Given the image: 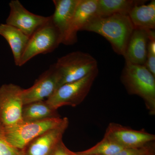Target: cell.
<instances>
[{
	"label": "cell",
	"instance_id": "1",
	"mask_svg": "<svg viewBox=\"0 0 155 155\" xmlns=\"http://www.w3.org/2000/svg\"><path fill=\"white\" fill-rule=\"evenodd\" d=\"M134 29L128 15L115 14L107 17H94L82 31L95 32L104 37L116 54L124 57Z\"/></svg>",
	"mask_w": 155,
	"mask_h": 155
},
{
	"label": "cell",
	"instance_id": "2",
	"mask_svg": "<svg viewBox=\"0 0 155 155\" xmlns=\"http://www.w3.org/2000/svg\"><path fill=\"white\" fill-rule=\"evenodd\" d=\"M121 81L128 94L140 97L149 114L155 115V76L143 65L125 63Z\"/></svg>",
	"mask_w": 155,
	"mask_h": 155
},
{
	"label": "cell",
	"instance_id": "3",
	"mask_svg": "<svg viewBox=\"0 0 155 155\" xmlns=\"http://www.w3.org/2000/svg\"><path fill=\"white\" fill-rule=\"evenodd\" d=\"M55 65L60 75V87L80 80L98 69L97 60L89 54L80 51L59 58Z\"/></svg>",
	"mask_w": 155,
	"mask_h": 155
},
{
	"label": "cell",
	"instance_id": "4",
	"mask_svg": "<svg viewBox=\"0 0 155 155\" xmlns=\"http://www.w3.org/2000/svg\"><path fill=\"white\" fill-rule=\"evenodd\" d=\"M61 117L36 122H22L12 126H3L4 136L9 143L22 151L34 139L63 122Z\"/></svg>",
	"mask_w": 155,
	"mask_h": 155
},
{
	"label": "cell",
	"instance_id": "5",
	"mask_svg": "<svg viewBox=\"0 0 155 155\" xmlns=\"http://www.w3.org/2000/svg\"><path fill=\"white\" fill-rule=\"evenodd\" d=\"M98 74V69L80 80L63 84L46 101L56 110L63 106L78 105L87 96Z\"/></svg>",
	"mask_w": 155,
	"mask_h": 155
},
{
	"label": "cell",
	"instance_id": "6",
	"mask_svg": "<svg viewBox=\"0 0 155 155\" xmlns=\"http://www.w3.org/2000/svg\"><path fill=\"white\" fill-rule=\"evenodd\" d=\"M62 44V38L51 19L36 30L29 38L21 59L20 67L34 57L52 52Z\"/></svg>",
	"mask_w": 155,
	"mask_h": 155
},
{
	"label": "cell",
	"instance_id": "7",
	"mask_svg": "<svg viewBox=\"0 0 155 155\" xmlns=\"http://www.w3.org/2000/svg\"><path fill=\"white\" fill-rule=\"evenodd\" d=\"M22 90L19 85L12 83L0 87V124L4 127L23 122Z\"/></svg>",
	"mask_w": 155,
	"mask_h": 155
},
{
	"label": "cell",
	"instance_id": "8",
	"mask_svg": "<svg viewBox=\"0 0 155 155\" xmlns=\"http://www.w3.org/2000/svg\"><path fill=\"white\" fill-rule=\"evenodd\" d=\"M60 77L55 64L51 65L36 79L32 86L22 90L24 105L30 103L44 101L51 96L60 87Z\"/></svg>",
	"mask_w": 155,
	"mask_h": 155
},
{
	"label": "cell",
	"instance_id": "9",
	"mask_svg": "<svg viewBox=\"0 0 155 155\" xmlns=\"http://www.w3.org/2000/svg\"><path fill=\"white\" fill-rule=\"evenodd\" d=\"M9 7L10 14L6 24L19 29L29 37L51 19V16H40L28 11L19 0H12Z\"/></svg>",
	"mask_w": 155,
	"mask_h": 155
},
{
	"label": "cell",
	"instance_id": "10",
	"mask_svg": "<svg viewBox=\"0 0 155 155\" xmlns=\"http://www.w3.org/2000/svg\"><path fill=\"white\" fill-rule=\"evenodd\" d=\"M69 123L68 118H64L60 125L48 130L31 141L22 151L23 155H52L63 140V135Z\"/></svg>",
	"mask_w": 155,
	"mask_h": 155
},
{
	"label": "cell",
	"instance_id": "11",
	"mask_svg": "<svg viewBox=\"0 0 155 155\" xmlns=\"http://www.w3.org/2000/svg\"><path fill=\"white\" fill-rule=\"evenodd\" d=\"M104 136L124 148L143 146L155 140L154 134L148 133L144 129L134 130L114 122L108 125Z\"/></svg>",
	"mask_w": 155,
	"mask_h": 155
},
{
	"label": "cell",
	"instance_id": "12",
	"mask_svg": "<svg viewBox=\"0 0 155 155\" xmlns=\"http://www.w3.org/2000/svg\"><path fill=\"white\" fill-rule=\"evenodd\" d=\"M98 0H80L75 9L71 24L62 44H74L77 41V33L91 19L97 17Z\"/></svg>",
	"mask_w": 155,
	"mask_h": 155
},
{
	"label": "cell",
	"instance_id": "13",
	"mask_svg": "<svg viewBox=\"0 0 155 155\" xmlns=\"http://www.w3.org/2000/svg\"><path fill=\"white\" fill-rule=\"evenodd\" d=\"M153 36H155L154 30L134 28L124 56L125 63L144 65L147 56L149 41Z\"/></svg>",
	"mask_w": 155,
	"mask_h": 155
},
{
	"label": "cell",
	"instance_id": "14",
	"mask_svg": "<svg viewBox=\"0 0 155 155\" xmlns=\"http://www.w3.org/2000/svg\"><path fill=\"white\" fill-rule=\"evenodd\" d=\"M80 0H54V14L51 21L58 29L62 38V44L69 30L75 9Z\"/></svg>",
	"mask_w": 155,
	"mask_h": 155
},
{
	"label": "cell",
	"instance_id": "15",
	"mask_svg": "<svg viewBox=\"0 0 155 155\" xmlns=\"http://www.w3.org/2000/svg\"><path fill=\"white\" fill-rule=\"evenodd\" d=\"M0 35L5 39L9 44L15 65L20 67L22 55L30 37L19 29L6 23L0 24Z\"/></svg>",
	"mask_w": 155,
	"mask_h": 155
},
{
	"label": "cell",
	"instance_id": "16",
	"mask_svg": "<svg viewBox=\"0 0 155 155\" xmlns=\"http://www.w3.org/2000/svg\"><path fill=\"white\" fill-rule=\"evenodd\" d=\"M147 2L143 0H98L97 17H107L115 14L128 15L135 6Z\"/></svg>",
	"mask_w": 155,
	"mask_h": 155
},
{
	"label": "cell",
	"instance_id": "17",
	"mask_svg": "<svg viewBox=\"0 0 155 155\" xmlns=\"http://www.w3.org/2000/svg\"><path fill=\"white\" fill-rule=\"evenodd\" d=\"M128 17L134 28L154 30L155 28V1L147 5H138L134 7Z\"/></svg>",
	"mask_w": 155,
	"mask_h": 155
},
{
	"label": "cell",
	"instance_id": "18",
	"mask_svg": "<svg viewBox=\"0 0 155 155\" xmlns=\"http://www.w3.org/2000/svg\"><path fill=\"white\" fill-rule=\"evenodd\" d=\"M61 117L58 110L54 109L46 101H38L23 106L22 110L23 122L42 121Z\"/></svg>",
	"mask_w": 155,
	"mask_h": 155
},
{
	"label": "cell",
	"instance_id": "19",
	"mask_svg": "<svg viewBox=\"0 0 155 155\" xmlns=\"http://www.w3.org/2000/svg\"><path fill=\"white\" fill-rule=\"evenodd\" d=\"M124 149L116 142L104 136L103 139L94 146L80 152L86 154L115 155Z\"/></svg>",
	"mask_w": 155,
	"mask_h": 155
},
{
	"label": "cell",
	"instance_id": "20",
	"mask_svg": "<svg viewBox=\"0 0 155 155\" xmlns=\"http://www.w3.org/2000/svg\"><path fill=\"white\" fill-rule=\"evenodd\" d=\"M115 155H155L154 141L143 146L124 149Z\"/></svg>",
	"mask_w": 155,
	"mask_h": 155
},
{
	"label": "cell",
	"instance_id": "21",
	"mask_svg": "<svg viewBox=\"0 0 155 155\" xmlns=\"http://www.w3.org/2000/svg\"><path fill=\"white\" fill-rule=\"evenodd\" d=\"M0 155H23L22 151L12 146L6 140L3 131L2 125L0 124Z\"/></svg>",
	"mask_w": 155,
	"mask_h": 155
},
{
	"label": "cell",
	"instance_id": "22",
	"mask_svg": "<svg viewBox=\"0 0 155 155\" xmlns=\"http://www.w3.org/2000/svg\"><path fill=\"white\" fill-rule=\"evenodd\" d=\"M143 66L155 76V55L147 53L146 61Z\"/></svg>",
	"mask_w": 155,
	"mask_h": 155
},
{
	"label": "cell",
	"instance_id": "23",
	"mask_svg": "<svg viewBox=\"0 0 155 155\" xmlns=\"http://www.w3.org/2000/svg\"><path fill=\"white\" fill-rule=\"evenodd\" d=\"M52 155H73V152L65 146L62 140L58 145Z\"/></svg>",
	"mask_w": 155,
	"mask_h": 155
},
{
	"label": "cell",
	"instance_id": "24",
	"mask_svg": "<svg viewBox=\"0 0 155 155\" xmlns=\"http://www.w3.org/2000/svg\"><path fill=\"white\" fill-rule=\"evenodd\" d=\"M73 155H90V154H86L81 153L80 152H73Z\"/></svg>",
	"mask_w": 155,
	"mask_h": 155
}]
</instances>
